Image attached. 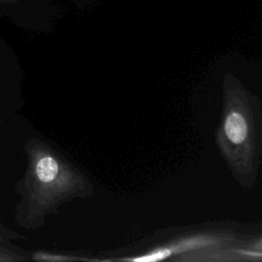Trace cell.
<instances>
[{
  "label": "cell",
  "mask_w": 262,
  "mask_h": 262,
  "mask_svg": "<svg viewBox=\"0 0 262 262\" xmlns=\"http://www.w3.org/2000/svg\"><path fill=\"white\" fill-rule=\"evenodd\" d=\"M224 129L227 137L234 143L243 142L247 135L246 121L244 117L237 113H232L227 117Z\"/></svg>",
  "instance_id": "3"
},
{
  "label": "cell",
  "mask_w": 262,
  "mask_h": 262,
  "mask_svg": "<svg viewBox=\"0 0 262 262\" xmlns=\"http://www.w3.org/2000/svg\"><path fill=\"white\" fill-rule=\"evenodd\" d=\"M27 168L15 185L19 200L14 210V222L25 229L42 227L48 216L85 189V179L70 160L39 138L25 144Z\"/></svg>",
  "instance_id": "1"
},
{
  "label": "cell",
  "mask_w": 262,
  "mask_h": 262,
  "mask_svg": "<svg viewBox=\"0 0 262 262\" xmlns=\"http://www.w3.org/2000/svg\"><path fill=\"white\" fill-rule=\"evenodd\" d=\"M36 4H41V0H0V14L16 19L18 24L25 23L26 10L33 9V5Z\"/></svg>",
  "instance_id": "2"
},
{
  "label": "cell",
  "mask_w": 262,
  "mask_h": 262,
  "mask_svg": "<svg viewBox=\"0 0 262 262\" xmlns=\"http://www.w3.org/2000/svg\"><path fill=\"white\" fill-rule=\"evenodd\" d=\"M26 238L25 235L15 232L9 228H7L0 218V239L1 241H12V239H24Z\"/></svg>",
  "instance_id": "5"
},
{
  "label": "cell",
  "mask_w": 262,
  "mask_h": 262,
  "mask_svg": "<svg viewBox=\"0 0 262 262\" xmlns=\"http://www.w3.org/2000/svg\"><path fill=\"white\" fill-rule=\"evenodd\" d=\"M29 258L27 253L10 244V241L0 239V262H16L27 261Z\"/></svg>",
  "instance_id": "4"
},
{
  "label": "cell",
  "mask_w": 262,
  "mask_h": 262,
  "mask_svg": "<svg viewBox=\"0 0 262 262\" xmlns=\"http://www.w3.org/2000/svg\"><path fill=\"white\" fill-rule=\"evenodd\" d=\"M77 1V3L78 4H80V5H86V4H89V3H91V2H93V1H95V0H76Z\"/></svg>",
  "instance_id": "7"
},
{
  "label": "cell",
  "mask_w": 262,
  "mask_h": 262,
  "mask_svg": "<svg viewBox=\"0 0 262 262\" xmlns=\"http://www.w3.org/2000/svg\"><path fill=\"white\" fill-rule=\"evenodd\" d=\"M169 255V251H162V252H157L154 253L151 255H147V256H143L140 258H136L134 259V261H139V262H154V261H158L161 260L163 258H165L166 256Z\"/></svg>",
  "instance_id": "6"
}]
</instances>
